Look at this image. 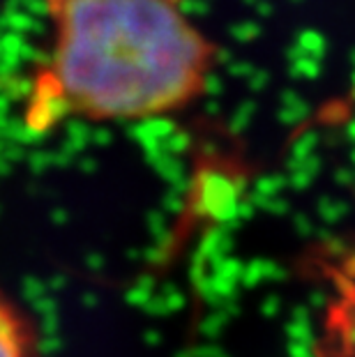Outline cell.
<instances>
[{"mask_svg":"<svg viewBox=\"0 0 355 357\" xmlns=\"http://www.w3.org/2000/svg\"><path fill=\"white\" fill-rule=\"evenodd\" d=\"M49 49L26 123H139L185 111L206 93L215 47L180 0H44Z\"/></svg>","mask_w":355,"mask_h":357,"instance_id":"1","label":"cell"},{"mask_svg":"<svg viewBox=\"0 0 355 357\" xmlns=\"http://www.w3.org/2000/svg\"><path fill=\"white\" fill-rule=\"evenodd\" d=\"M0 357H42L33 321L0 288Z\"/></svg>","mask_w":355,"mask_h":357,"instance_id":"2","label":"cell"}]
</instances>
